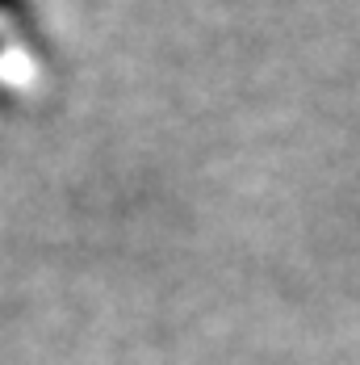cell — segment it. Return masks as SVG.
<instances>
[{
	"label": "cell",
	"mask_w": 360,
	"mask_h": 365,
	"mask_svg": "<svg viewBox=\"0 0 360 365\" xmlns=\"http://www.w3.org/2000/svg\"><path fill=\"white\" fill-rule=\"evenodd\" d=\"M0 17H9V21H30V0H0Z\"/></svg>",
	"instance_id": "1"
}]
</instances>
